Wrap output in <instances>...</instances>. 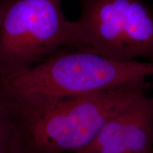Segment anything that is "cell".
<instances>
[{"label": "cell", "instance_id": "6da1fadb", "mask_svg": "<svg viewBox=\"0 0 153 153\" xmlns=\"http://www.w3.org/2000/svg\"><path fill=\"white\" fill-rule=\"evenodd\" d=\"M133 97L126 85L58 98L0 96V111L8 124L14 153H76Z\"/></svg>", "mask_w": 153, "mask_h": 153}, {"label": "cell", "instance_id": "7a4b0ae2", "mask_svg": "<svg viewBox=\"0 0 153 153\" xmlns=\"http://www.w3.org/2000/svg\"><path fill=\"white\" fill-rule=\"evenodd\" d=\"M69 48H61L26 70L0 78V96L24 99L72 97L153 76L152 62L119 61Z\"/></svg>", "mask_w": 153, "mask_h": 153}, {"label": "cell", "instance_id": "3957f363", "mask_svg": "<svg viewBox=\"0 0 153 153\" xmlns=\"http://www.w3.org/2000/svg\"><path fill=\"white\" fill-rule=\"evenodd\" d=\"M64 48L84 50L79 23L66 18L61 0H0V78Z\"/></svg>", "mask_w": 153, "mask_h": 153}, {"label": "cell", "instance_id": "277c9868", "mask_svg": "<svg viewBox=\"0 0 153 153\" xmlns=\"http://www.w3.org/2000/svg\"><path fill=\"white\" fill-rule=\"evenodd\" d=\"M84 50L153 62V7L145 0H79Z\"/></svg>", "mask_w": 153, "mask_h": 153}, {"label": "cell", "instance_id": "5b68a950", "mask_svg": "<svg viewBox=\"0 0 153 153\" xmlns=\"http://www.w3.org/2000/svg\"><path fill=\"white\" fill-rule=\"evenodd\" d=\"M76 153H153V96H139L105 123Z\"/></svg>", "mask_w": 153, "mask_h": 153}, {"label": "cell", "instance_id": "8992f818", "mask_svg": "<svg viewBox=\"0 0 153 153\" xmlns=\"http://www.w3.org/2000/svg\"><path fill=\"white\" fill-rule=\"evenodd\" d=\"M0 153H14L12 137L8 124L0 111Z\"/></svg>", "mask_w": 153, "mask_h": 153}]
</instances>
